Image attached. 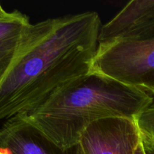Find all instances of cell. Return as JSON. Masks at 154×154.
<instances>
[{
	"mask_svg": "<svg viewBox=\"0 0 154 154\" xmlns=\"http://www.w3.org/2000/svg\"><path fill=\"white\" fill-rule=\"evenodd\" d=\"M102 23L96 11L30 23L0 78V120L26 114L88 75Z\"/></svg>",
	"mask_w": 154,
	"mask_h": 154,
	"instance_id": "6da1fadb",
	"label": "cell"
},
{
	"mask_svg": "<svg viewBox=\"0 0 154 154\" xmlns=\"http://www.w3.org/2000/svg\"><path fill=\"white\" fill-rule=\"evenodd\" d=\"M153 102L151 95L138 87L89 73L20 116L51 142L67 150L80 144L84 132L95 122L111 117L136 120Z\"/></svg>",
	"mask_w": 154,
	"mask_h": 154,
	"instance_id": "7a4b0ae2",
	"label": "cell"
},
{
	"mask_svg": "<svg viewBox=\"0 0 154 154\" xmlns=\"http://www.w3.org/2000/svg\"><path fill=\"white\" fill-rule=\"evenodd\" d=\"M90 73L143 90L154 87V38L99 42Z\"/></svg>",
	"mask_w": 154,
	"mask_h": 154,
	"instance_id": "3957f363",
	"label": "cell"
},
{
	"mask_svg": "<svg viewBox=\"0 0 154 154\" xmlns=\"http://www.w3.org/2000/svg\"><path fill=\"white\" fill-rule=\"evenodd\" d=\"M140 141L141 132L135 120L111 117L90 125L80 144L84 154H134Z\"/></svg>",
	"mask_w": 154,
	"mask_h": 154,
	"instance_id": "277c9868",
	"label": "cell"
},
{
	"mask_svg": "<svg viewBox=\"0 0 154 154\" xmlns=\"http://www.w3.org/2000/svg\"><path fill=\"white\" fill-rule=\"evenodd\" d=\"M154 38V0H132L102 26L99 42Z\"/></svg>",
	"mask_w": 154,
	"mask_h": 154,
	"instance_id": "5b68a950",
	"label": "cell"
},
{
	"mask_svg": "<svg viewBox=\"0 0 154 154\" xmlns=\"http://www.w3.org/2000/svg\"><path fill=\"white\" fill-rule=\"evenodd\" d=\"M0 148L11 154H84L81 144L60 148L20 115L6 120L0 128Z\"/></svg>",
	"mask_w": 154,
	"mask_h": 154,
	"instance_id": "8992f818",
	"label": "cell"
},
{
	"mask_svg": "<svg viewBox=\"0 0 154 154\" xmlns=\"http://www.w3.org/2000/svg\"><path fill=\"white\" fill-rule=\"evenodd\" d=\"M28 17L17 10L0 17V78L14 57L27 27Z\"/></svg>",
	"mask_w": 154,
	"mask_h": 154,
	"instance_id": "52a82bcc",
	"label": "cell"
},
{
	"mask_svg": "<svg viewBox=\"0 0 154 154\" xmlns=\"http://www.w3.org/2000/svg\"><path fill=\"white\" fill-rule=\"evenodd\" d=\"M135 121L144 135L154 139V102L138 116Z\"/></svg>",
	"mask_w": 154,
	"mask_h": 154,
	"instance_id": "ba28073f",
	"label": "cell"
},
{
	"mask_svg": "<svg viewBox=\"0 0 154 154\" xmlns=\"http://www.w3.org/2000/svg\"><path fill=\"white\" fill-rule=\"evenodd\" d=\"M141 140L144 142V144H145L146 147L149 149V150L150 151V153L152 154H154V139L149 138L147 135H144L142 132H141Z\"/></svg>",
	"mask_w": 154,
	"mask_h": 154,
	"instance_id": "9c48e42d",
	"label": "cell"
},
{
	"mask_svg": "<svg viewBox=\"0 0 154 154\" xmlns=\"http://www.w3.org/2000/svg\"><path fill=\"white\" fill-rule=\"evenodd\" d=\"M134 154H152L149 149L145 146V144L143 143L142 140H141V141H140L139 144H138L137 147L135 148V153Z\"/></svg>",
	"mask_w": 154,
	"mask_h": 154,
	"instance_id": "30bf717a",
	"label": "cell"
},
{
	"mask_svg": "<svg viewBox=\"0 0 154 154\" xmlns=\"http://www.w3.org/2000/svg\"><path fill=\"white\" fill-rule=\"evenodd\" d=\"M144 91H146L147 93H148L149 94L151 95L154 98V87H151V88H148L147 89V90H145Z\"/></svg>",
	"mask_w": 154,
	"mask_h": 154,
	"instance_id": "8fae6325",
	"label": "cell"
},
{
	"mask_svg": "<svg viewBox=\"0 0 154 154\" xmlns=\"http://www.w3.org/2000/svg\"><path fill=\"white\" fill-rule=\"evenodd\" d=\"M0 154H11L8 150L5 148H0Z\"/></svg>",
	"mask_w": 154,
	"mask_h": 154,
	"instance_id": "7c38bea8",
	"label": "cell"
},
{
	"mask_svg": "<svg viewBox=\"0 0 154 154\" xmlns=\"http://www.w3.org/2000/svg\"><path fill=\"white\" fill-rule=\"evenodd\" d=\"M6 12L7 11H6L4 8H3L1 4H0V17H2L3 15L5 14Z\"/></svg>",
	"mask_w": 154,
	"mask_h": 154,
	"instance_id": "4fadbf2b",
	"label": "cell"
}]
</instances>
